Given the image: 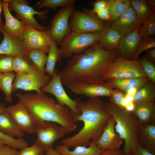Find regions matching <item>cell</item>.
I'll return each mask as SVG.
<instances>
[{
	"instance_id": "cell-1",
	"label": "cell",
	"mask_w": 155,
	"mask_h": 155,
	"mask_svg": "<svg viewBox=\"0 0 155 155\" xmlns=\"http://www.w3.org/2000/svg\"><path fill=\"white\" fill-rule=\"evenodd\" d=\"M119 55L117 49L105 50L100 47L99 41L95 42L82 53L73 56L58 72L62 85L76 82L92 84L104 82V71Z\"/></svg>"
},
{
	"instance_id": "cell-2",
	"label": "cell",
	"mask_w": 155,
	"mask_h": 155,
	"mask_svg": "<svg viewBox=\"0 0 155 155\" xmlns=\"http://www.w3.org/2000/svg\"><path fill=\"white\" fill-rule=\"evenodd\" d=\"M74 99L81 112L74 115L75 121H82L84 125L77 134L62 140L61 144L69 148L87 147L91 140L96 142L99 138L112 115L106 108V103L98 97L90 98L85 101L78 98Z\"/></svg>"
},
{
	"instance_id": "cell-3",
	"label": "cell",
	"mask_w": 155,
	"mask_h": 155,
	"mask_svg": "<svg viewBox=\"0 0 155 155\" xmlns=\"http://www.w3.org/2000/svg\"><path fill=\"white\" fill-rule=\"evenodd\" d=\"M15 95L34 116L59 124L66 133L76 130L77 122L69 108L61 106L47 95L36 92L24 94L18 93Z\"/></svg>"
},
{
	"instance_id": "cell-4",
	"label": "cell",
	"mask_w": 155,
	"mask_h": 155,
	"mask_svg": "<svg viewBox=\"0 0 155 155\" xmlns=\"http://www.w3.org/2000/svg\"><path fill=\"white\" fill-rule=\"evenodd\" d=\"M106 105L115 122L116 131L124 142L122 151L128 155L139 144L138 137L143 127L132 112L122 109L109 101Z\"/></svg>"
},
{
	"instance_id": "cell-5",
	"label": "cell",
	"mask_w": 155,
	"mask_h": 155,
	"mask_svg": "<svg viewBox=\"0 0 155 155\" xmlns=\"http://www.w3.org/2000/svg\"><path fill=\"white\" fill-rule=\"evenodd\" d=\"M138 77H148L140 59L128 60L119 55L116 59L106 68L103 76L105 82L111 78L125 79Z\"/></svg>"
},
{
	"instance_id": "cell-6",
	"label": "cell",
	"mask_w": 155,
	"mask_h": 155,
	"mask_svg": "<svg viewBox=\"0 0 155 155\" xmlns=\"http://www.w3.org/2000/svg\"><path fill=\"white\" fill-rule=\"evenodd\" d=\"M100 32L80 33L71 31L63 39L59 50L63 58L69 59L87 50L99 39Z\"/></svg>"
},
{
	"instance_id": "cell-7",
	"label": "cell",
	"mask_w": 155,
	"mask_h": 155,
	"mask_svg": "<svg viewBox=\"0 0 155 155\" xmlns=\"http://www.w3.org/2000/svg\"><path fill=\"white\" fill-rule=\"evenodd\" d=\"M69 20L71 31L80 33L100 32L108 24L99 19L91 9L85 7L81 11L75 10Z\"/></svg>"
},
{
	"instance_id": "cell-8",
	"label": "cell",
	"mask_w": 155,
	"mask_h": 155,
	"mask_svg": "<svg viewBox=\"0 0 155 155\" xmlns=\"http://www.w3.org/2000/svg\"><path fill=\"white\" fill-rule=\"evenodd\" d=\"M8 7L10 11H15L17 17L25 24L40 31H45L50 29V24L47 26H42L37 22L34 17L36 14L39 19L45 21L49 12L48 9L46 8L40 12L36 11L28 5L22 3V0H9Z\"/></svg>"
},
{
	"instance_id": "cell-9",
	"label": "cell",
	"mask_w": 155,
	"mask_h": 155,
	"mask_svg": "<svg viewBox=\"0 0 155 155\" xmlns=\"http://www.w3.org/2000/svg\"><path fill=\"white\" fill-rule=\"evenodd\" d=\"M75 10L74 4L62 7L51 21L49 36L57 45H61L64 38L71 32L68 22Z\"/></svg>"
},
{
	"instance_id": "cell-10",
	"label": "cell",
	"mask_w": 155,
	"mask_h": 155,
	"mask_svg": "<svg viewBox=\"0 0 155 155\" xmlns=\"http://www.w3.org/2000/svg\"><path fill=\"white\" fill-rule=\"evenodd\" d=\"M15 80L12 85V92L18 89L26 91L34 90L42 93L40 89L46 86L51 81L50 76L41 72L34 65L32 74L15 73Z\"/></svg>"
},
{
	"instance_id": "cell-11",
	"label": "cell",
	"mask_w": 155,
	"mask_h": 155,
	"mask_svg": "<svg viewBox=\"0 0 155 155\" xmlns=\"http://www.w3.org/2000/svg\"><path fill=\"white\" fill-rule=\"evenodd\" d=\"M33 116L36 124L37 140L45 151L53 147V143L66 133L61 126Z\"/></svg>"
},
{
	"instance_id": "cell-12",
	"label": "cell",
	"mask_w": 155,
	"mask_h": 155,
	"mask_svg": "<svg viewBox=\"0 0 155 155\" xmlns=\"http://www.w3.org/2000/svg\"><path fill=\"white\" fill-rule=\"evenodd\" d=\"M43 92L52 94L56 98L58 103L62 106L68 107L74 115H79L81 112L77 108L75 100L70 98L65 92L61 83V77L57 69L49 82L40 89Z\"/></svg>"
},
{
	"instance_id": "cell-13",
	"label": "cell",
	"mask_w": 155,
	"mask_h": 155,
	"mask_svg": "<svg viewBox=\"0 0 155 155\" xmlns=\"http://www.w3.org/2000/svg\"><path fill=\"white\" fill-rule=\"evenodd\" d=\"M17 126L24 131L36 133V126L34 116L27 107L20 100L16 104L6 107Z\"/></svg>"
},
{
	"instance_id": "cell-14",
	"label": "cell",
	"mask_w": 155,
	"mask_h": 155,
	"mask_svg": "<svg viewBox=\"0 0 155 155\" xmlns=\"http://www.w3.org/2000/svg\"><path fill=\"white\" fill-rule=\"evenodd\" d=\"M49 30L39 31L25 24L23 41L28 51L38 49L48 53L52 41L49 36Z\"/></svg>"
},
{
	"instance_id": "cell-15",
	"label": "cell",
	"mask_w": 155,
	"mask_h": 155,
	"mask_svg": "<svg viewBox=\"0 0 155 155\" xmlns=\"http://www.w3.org/2000/svg\"><path fill=\"white\" fill-rule=\"evenodd\" d=\"M67 86L74 93L89 98L98 96L109 97L113 89L106 82L92 84L76 82Z\"/></svg>"
},
{
	"instance_id": "cell-16",
	"label": "cell",
	"mask_w": 155,
	"mask_h": 155,
	"mask_svg": "<svg viewBox=\"0 0 155 155\" xmlns=\"http://www.w3.org/2000/svg\"><path fill=\"white\" fill-rule=\"evenodd\" d=\"M3 40L0 44V55L4 54L22 58L30 62L28 58V49L23 41L12 37L7 34L0 28Z\"/></svg>"
},
{
	"instance_id": "cell-17",
	"label": "cell",
	"mask_w": 155,
	"mask_h": 155,
	"mask_svg": "<svg viewBox=\"0 0 155 155\" xmlns=\"http://www.w3.org/2000/svg\"><path fill=\"white\" fill-rule=\"evenodd\" d=\"M142 24L131 5L121 16L109 25V26L122 36L139 29Z\"/></svg>"
},
{
	"instance_id": "cell-18",
	"label": "cell",
	"mask_w": 155,
	"mask_h": 155,
	"mask_svg": "<svg viewBox=\"0 0 155 155\" xmlns=\"http://www.w3.org/2000/svg\"><path fill=\"white\" fill-rule=\"evenodd\" d=\"M115 123L112 116L102 135L96 142V145L102 151L107 149L119 148L123 144V140L115 130Z\"/></svg>"
},
{
	"instance_id": "cell-19",
	"label": "cell",
	"mask_w": 155,
	"mask_h": 155,
	"mask_svg": "<svg viewBox=\"0 0 155 155\" xmlns=\"http://www.w3.org/2000/svg\"><path fill=\"white\" fill-rule=\"evenodd\" d=\"M8 1H2L5 24L2 28L10 36L23 41L25 24L22 21L14 17L11 14L8 7Z\"/></svg>"
},
{
	"instance_id": "cell-20",
	"label": "cell",
	"mask_w": 155,
	"mask_h": 155,
	"mask_svg": "<svg viewBox=\"0 0 155 155\" xmlns=\"http://www.w3.org/2000/svg\"><path fill=\"white\" fill-rule=\"evenodd\" d=\"M137 29L123 36L117 49L119 55L128 60H132L142 38Z\"/></svg>"
},
{
	"instance_id": "cell-21",
	"label": "cell",
	"mask_w": 155,
	"mask_h": 155,
	"mask_svg": "<svg viewBox=\"0 0 155 155\" xmlns=\"http://www.w3.org/2000/svg\"><path fill=\"white\" fill-rule=\"evenodd\" d=\"M134 104L132 112L143 127L148 124L155 123V101Z\"/></svg>"
},
{
	"instance_id": "cell-22",
	"label": "cell",
	"mask_w": 155,
	"mask_h": 155,
	"mask_svg": "<svg viewBox=\"0 0 155 155\" xmlns=\"http://www.w3.org/2000/svg\"><path fill=\"white\" fill-rule=\"evenodd\" d=\"M150 80L148 77H138L125 79L111 78L106 82L112 88L118 89L126 93L133 88L140 89Z\"/></svg>"
},
{
	"instance_id": "cell-23",
	"label": "cell",
	"mask_w": 155,
	"mask_h": 155,
	"mask_svg": "<svg viewBox=\"0 0 155 155\" xmlns=\"http://www.w3.org/2000/svg\"><path fill=\"white\" fill-rule=\"evenodd\" d=\"M122 36L108 25L100 32L99 42L103 50L108 51L117 49Z\"/></svg>"
},
{
	"instance_id": "cell-24",
	"label": "cell",
	"mask_w": 155,
	"mask_h": 155,
	"mask_svg": "<svg viewBox=\"0 0 155 155\" xmlns=\"http://www.w3.org/2000/svg\"><path fill=\"white\" fill-rule=\"evenodd\" d=\"M87 147L79 146L70 151L68 147L62 145H58L55 149L61 155H100L102 151L96 144V142L91 140Z\"/></svg>"
},
{
	"instance_id": "cell-25",
	"label": "cell",
	"mask_w": 155,
	"mask_h": 155,
	"mask_svg": "<svg viewBox=\"0 0 155 155\" xmlns=\"http://www.w3.org/2000/svg\"><path fill=\"white\" fill-rule=\"evenodd\" d=\"M138 142L155 155V123L143 127L139 135Z\"/></svg>"
},
{
	"instance_id": "cell-26",
	"label": "cell",
	"mask_w": 155,
	"mask_h": 155,
	"mask_svg": "<svg viewBox=\"0 0 155 155\" xmlns=\"http://www.w3.org/2000/svg\"><path fill=\"white\" fill-rule=\"evenodd\" d=\"M0 131L9 136L22 138L24 131L16 125L13 120L6 111L0 113Z\"/></svg>"
},
{
	"instance_id": "cell-27",
	"label": "cell",
	"mask_w": 155,
	"mask_h": 155,
	"mask_svg": "<svg viewBox=\"0 0 155 155\" xmlns=\"http://www.w3.org/2000/svg\"><path fill=\"white\" fill-rule=\"evenodd\" d=\"M155 83L150 80L139 89L134 95V104L155 101Z\"/></svg>"
},
{
	"instance_id": "cell-28",
	"label": "cell",
	"mask_w": 155,
	"mask_h": 155,
	"mask_svg": "<svg viewBox=\"0 0 155 155\" xmlns=\"http://www.w3.org/2000/svg\"><path fill=\"white\" fill-rule=\"evenodd\" d=\"M57 46V44L52 40L47 56L46 66L44 68L45 73L52 77L54 74L57 63L61 61L63 58Z\"/></svg>"
},
{
	"instance_id": "cell-29",
	"label": "cell",
	"mask_w": 155,
	"mask_h": 155,
	"mask_svg": "<svg viewBox=\"0 0 155 155\" xmlns=\"http://www.w3.org/2000/svg\"><path fill=\"white\" fill-rule=\"evenodd\" d=\"M131 5L142 22L144 23L152 16L154 11L147 0H131Z\"/></svg>"
},
{
	"instance_id": "cell-30",
	"label": "cell",
	"mask_w": 155,
	"mask_h": 155,
	"mask_svg": "<svg viewBox=\"0 0 155 155\" xmlns=\"http://www.w3.org/2000/svg\"><path fill=\"white\" fill-rule=\"evenodd\" d=\"M112 23L121 16L131 6L129 0H107Z\"/></svg>"
},
{
	"instance_id": "cell-31",
	"label": "cell",
	"mask_w": 155,
	"mask_h": 155,
	"mask_svg": "<svg viewBox=\"0 0 155 155\" xmlns=\"http://www.w3.org/2000/svg\"><path fill=\"white\" fill-rule=\"evenodd\" d=\"M15 74L11 72L2 73L0 78V88L4 93L5 100L11 102L12 100V82Z\"/></svg>"
},
{
	"instance_id": "cell-32",
	"label": "cell",
	"mask_w": 155,
	"mask_h": 155,
	"mask_svg": "<svg viewBox=\"0 0 155 155\" xmlns=\"http://www.w3.org/2000/svg\"><path fill=\"white\" fill-rule=\"evenodd\" d=\"M46 53L38 49H33L28 51V56L34 64L43 73L46 64L47 56Z\"/></svg>"
},
{
	"instance_id": "cell-33",
	"label": "cell",
	"mask_w": 155,
	"mask_h": 155,
	"mask_svg": "<svg viewBox=\"0 0 155 155\" xmlns=\"http://www.w3.org/2000/svg\"><path fill=\"white\" fill-rule=\"evenodd\" d=\"M12 65L15 73L32 74L34 71V65L32 62L20 58L13 57Z\"/></svg>"
},
{
	"instance_id": "cell-34",
	"label": "cell",
	"mask_w": 155,
	"mask_h": 155,
	"mask_svg": "<svg viewBox=\"0 0 155 155\" xmlns=\"http://www.w3.org/2000/svg\"><path fill=\"white\" fill-rule=\"evenodd\" d=\"M76 0H39L35 6L38 9L46 7L54 11L58 7H63L72 4H74Z\"/></svg>"
},
{
	"instance_id": "cell-35",
	"label": "cell",
	"mask_w": 155,
	"mask_h": 155,
	"mask_svg": "<svg viewBox=\"0 0 155 155\" xmlns=\"http://www.w3.org/2000/svg\"><path fill=\"white\" fill-rule=\"evenodd\" d=\"M138 30V33L142 38L154 36L155 35V12L154 11L150 17Z\"/></svg>"
},
{
	"instance_id": "cell-36",
	"label": "cell",
	"mask_w": 155,
	"mask_h": 155,
	"mask_svg": "<svg viewBox=\"0 0 155 155\" xmlns=\"http://www.w3.org/2000/svg\"><path fill=\"white\" fill-rule=\"evenodd\" d=\"M0 138L4 142L5 144L16 149H21L27 147L28 144L22 138L15 139L0 131Z\"/></svg>"
},
{
	"instance_id": "cell-37",
	"label": "cell",
	"mask_w": 155,
	"mask_h": 155,
	"mask_svg": "<svg viewBox=\"0 0 155 155\" xmlns=\"http://www.w3.org/2000/svg\"><path fill=\"white\" fill-rule=\"evenodd\" d=\"M154 47H155L154 36L142 38L132 60H134L138 59L142 52L150 48Z\"/></svg>"
},
{
	"instance_id": "cell-38",
	"label": "cell",
	"mask_w": 155,
	"mask_h": 155,
	"mask_svg": "<svg viewBox=\"0 0 155 155\" xmlns=\"http://www.w3.org/2000/svg\"><path fill=\"white\" fill-rule=\"evenodd\" d=\"M45 151L36 140L30 146L21 149L18 155H43Z\"/></svg>"
},
{
	"instance_id": "cell-39",
	"label": "cell",
	"mask_w": 155,
	"mask_h": 155,
	"mask_svg": "<svg viewBox=\"0 0 155 155\" xmlns=\"http://www.w3.org/2000/svg\"><path fill=\"white\" fill-rule=\"evenodd\" d=\"M126 95V93L121 90L116 88L113 89L109 97V101L119 108L122 109H124L125 108L123 103Z\"/></svg>"
},
{
	"instance_id": "cell-40",
	"label": "cell",
	"mask_w": 155,
	"mask_h": 155,
	"mask_svg": "<svg viewBox=\"0 0 155 155\" xmlns=\"http://www.w3.org/2000/svg\"><path fill=\"white\" fill-rule=\"evenodd\" d=\"M140 61L144 71L150 80L155 83V64L148 61L144 57Z\"/></svg>"
},
{
	"instance_id": "cell-41",
	"label": "cell",
	"mask_w": 155,
	"mask_h": 155,
	"mask_svg": "<svg viewBox=\"0 0 155 155\" xmlns=\"http://www.w3.org/2000/svg\"><path fill=\"white\" fill-rule=\"evenodd\" d=\"M13 57L6 55H0V72L3 73L13 71Z\"/></svg>"
},
{
	"instance_id": "cell-42",
	"label": "cell",
	"mask_w": 155,
	"mask_h": 155,
	"mask_svg": "<svg viewBox=\"0 0 155 155\" xmlns=\"http://www.w3.org/2000/svg\"><path fill=\"white\" fill-rule=\"evenodd\" d=\"M91 5L93 8L91 9L92 12L94 13H97L107 7V0H97L92 2Z\"/></svg>"
},
{
	"instance_id": "cell-43",
	"label": "cell",
	"mask_w": 155,
	"mask_h": 155,
	"mask_svg": "<svg viewBox=\"0 0 155 155\" xmlns=\"http://www.w3.org/2000/svg\"><path fill=\"white\" fill-rule=\"evenodd\" d=\"M98 18L103 22H110L111 19V13L108 6L102 10L96 13Z\"/></svg>"
},
{
	"instance_id": "cell-44",
	"label": "cell",
	"mask_w": 155,
	"mask_h": 155,
	"mask_svg": "<svg viewBox=\"0 0 155 155\" xmlns=\"http://www.w3.org/2000/svg\"><path fill=\"white\" fill-rule=\"evenodd\" d=\"M19 152L8 145L0 146V155H18Z\"/></svg>"
},
{
	"instance_id": "cell-45",
	"label": "cell",
	"mask_w": 155,
	"mask_h": 155,
	"mask_svg": "<svg viewBox=\"0 0 155 155\" xmlns=\"http://www.w3.org/2000/svg\"><path fill=\"white\" fill-rule=\"evenodd\" d=\"M128 155H154L147 149L138 145L135 149Z\"/></svg>"
},
{
	"instance_id": "cell-46",
	"label": "cell",
	"mask_w": 155,
	"mask_h": 155,
	"mask_svg": "<svg viewBox=\"0 0 155 155\" xmlns=\"http://www.w3.org/2000/svg\"><path fill=\"white\" fill-rule=\"evenodd\" d=\"M143 57L149 61L155 64V47L146 51Z\"/></svg>"
},
{
	"instance_id": "cell-47",
	"label": "cell",
	"mask_w": 155,
	"mask_h": 155,
	"mask_svg": "<svg viewBox=\"0 0 155 155\" xmlns=\"http://www.w3.org/2000/svg\"><path fill=\"white\" fill-rule=\"evenodd\" d=\"M100 155H125L119 148L107 149L102 151Z\"/></svg>"
},
{
	"instance_id": "cell-48",
	"label": "cell",
	"mask_w": 155,
	"mask_h": 155,
	"mask_svg": "<svg viewBox=\"0 0 155 155\" xmlns=\"http://www.w3.org/2000/svg\"><path fill=\"white\" fill-rule=\"evenodd\" d=\"M45 155H61L55 149L52 147L45 151Z\"/></svg>"
},
{
	"instance_id": "cell-49",
	"label": "cell",
	"mask_w": 155,
	"mask_h": 155,
	"mask_svg": "<svg viewBox=\"0 0 155 155\" xmlns=\"http://www.w3.org/2000/svg\"><path fill=\"white\" fill-rule=\"evenodd\" d=\"M3 1H2L0 0V28H2L4 24L1 17V14L2 11L3 10Z\"/></svg>"
},
{
	"instance_id": "cell-50",
	"label": "cell",
	"mask_w": 155,
	"mask_h": 155,
	"mask_svg": "<svg viewBox=\"0 0 155 155\" xmlns=\"http://www.w3.org/2000/svg\"><path fill=\"white\" fill-rule=\"evenodd\" d=\"M149 4L153 11L155 10V0H148Z\"/></svg>"
},
{
	"instance_id": "cell-51",
	"label": "cell",
	"mask_w": 155,
	"mask_h": 155,
	"mask_svg": "<svg viewBox=\"0 0 155 155\" xmlns=\"http://www.w3.org/2000/svg\"><path fill=\"white\" fill-rule=\"evenodd\" d=\"M6 107L5 104L3 103L0 104V113H3L6 111Z\"/></svg>"
},
{
	"instance_id": "cell-52",
	"label": "cell",
	"mask_w": 155,
	"mask_h": 155,
	"mask_svg": "<svg viewBox=\"0 0 155 155\" xmlns=\"http://www.w3.org/2000/svg\"><path fill=\"white\" fill-rule=\"evenodd\" d=\"M4 145H5L4 141L0 138V146Z\"/></svg>"
},
{
	"instance_id": "cell-53",
	"label": "cell",
	"mask_w": 155,
	"mask_h": 155,
	"mask_svg": "<svg viewBox=\"0 0 155 155\" xmlns=\"http://www.w3.org/2000/svg\"><path fill=\"white\" fill-rule=\"evenodd\" d=\"M2 74V73L0 72V78L1 75Z\"/></svg>"
},
{
	"instance_id": "cell-54",
	"label": "cell",
	"mask_w": 155,
	"mask_h": 155,
	"mask_svg": "<svg viewBox=\"0 0 155 155\" xmlns=\"http://www.w3.org/2000/svg\"><path fill=\"white\" fill-rule=\"evenodd\" d=\"M1 39V35L0 34V40Z\"/></svg>"
},
{
	"instance_id": "cell-55",
	"label": "cell",
	"mask_w": 155,
	"mask_h": 155,
	"mask_svg": "<svg viewBox=\"0 0 155 155\" xmlns=\"http://www.w3.org/2000/svg\"><path fill=\"white\" fill-rule=\"evenodd\" d=\"M1 31L0 30V34H1Z\"/></svg>"
}]
</instances>
